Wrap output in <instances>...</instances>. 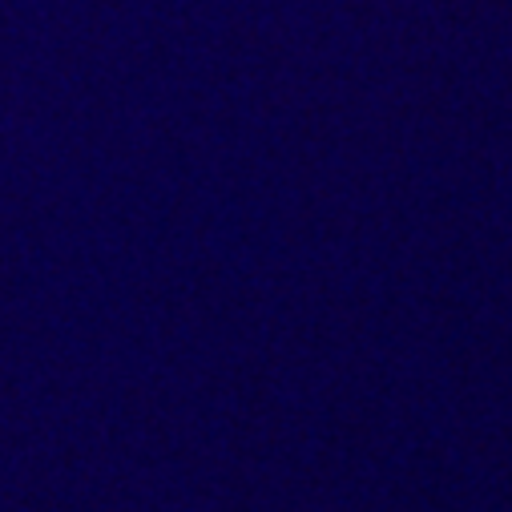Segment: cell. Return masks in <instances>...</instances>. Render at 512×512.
<instances>
[]
</instances>
